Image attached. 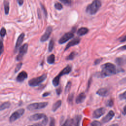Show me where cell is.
<instances>
[{
	"mask_svg": "<svg viewBox=\"0 0 126 126\" xmlns=\"http://www.w3.org/2000/svg\"><path fill=\"white\" fill-rule=\"evenodd\" d=\"M40 5H41V9H42V10H43V13H44L45 16L46 17H47V10H46L45 7L44 6L43 4H42L41 3H40Z\"/></svg>",
	"mask_w": 126,
	"mask_h": 126,
	"instance_id": "8d00e7d4",
	"label": "cell"
},
{
	"mask_svg": "<svg viewBox=\"0 0 126 126\" xmlns=\"http://www.w3.org/2000/svg\"><path fill=\"white\" fill-rule=\"evenodd\" d=\"M61 92H62V88H61V87H59L58 88H57L56 89V93H57V94L59 95L61 93Z\"/></svg>",
	"mask_w": 126,
	"mask_h": 126,
	"instance_id": "ab89813d",
	"label": "cell"
},
{
	"mask_svg": "<svg viewBox=\"0 0 126 126\" xmlns=\"http://www.w3.org/2000/svg\"><path fill=\"white\" fill-rule=\"evenodd\" d=\"M90 126H101V124L97 121H94L91 124Z\"/></svg>",
	"mask_w": 126,
	"mask_h": 126,
	"instance_id": "1f68e13d",
	"label": "cell"
},
{
	"mask_svg": "<svg viewBox=\"0 0 126 126\" xmlns=\"http://www.w3.org/2000/svg\"><path fill=\"white\" fill-rule=\"evenodd\" d=\"M86 98V94L84 93H81L76 97L75 99V102L76 103H82Z\"/></svg>",
	"mask_w": 126,
	"mask_h": 126,
	"instance_id": "e0dca14e",
	"label": "cell"
},
{
	"mask_svg": "<svg viewBox=\"0 0 126 126\" xmlns=\"http://www.w3.org/2000/svg\"><path fill=\"white\" fill-rule=\"evenodd\" d=\"M120 83L121 84H126V77L123 78L122 79H121L120 81Z\"/></svg>",
	"mask_w": 126,
	"mask_h": 126,
	"instance_id": "60d3db41",
	"label": "cell"
},
{
	"mask_svg": "<svg viewBox=\"0 0 126 126\" xmlns=\"http://www.w3.org/2000/svg\"><path fill=\"white\" fill-rule=\"evenodd\" d=\"M6 34V30L4 28H2L0 31V35L1 37H4Z\"/></svg>",
	"mask_w": 126,
	"mask_h": 126,
	"instance_id": "d6a6232c",
	"label": "cell"
},
{
	"mask_svg": "<svg viewBox=\"0 0 126 126\" xmlns=\"http://www.w3.org/2000/svg\"><path fill=\"white\" fill-rule=\"evenodd\" d=\"M28 126H40V123H36V124H34L32 125H29Z\"/></svg>",
	"mask_w": 126,
	"mask_h": 126,
	"instance_id": "7dc6e473",
	"label": "cell"
},
{
	"mask_svg": "<svg viewBox=\"0 0 126 126\" xmlns=\"http://www.w3.org/2000/svg\"><path fill=\"white\" fill-rule=\"evenodd\" d=\"M123 113L125 115H126V105H125L123 108Z\"/></svg>",
	"mask_w": 126,
	"mask_h": 126,
	"instance_id": "681fc988",
	"label": "cell"
},
{
	"mask_svg": "<svg viewBox=\"0 0 126 126\" xmlns=\"http://www.w3.org/2000/svg\"><path fill=\"white\" fill-rule=\"evenodd\" d=\"M10 103L9 102H5L0 105V111L3 110L7 108H8L10 106Z\"/></svg>",
	"mask_w": 126,
	"mask_h": 126,
	"instance_id": "44dd1931",
	"label": "cell"
},
{
	"mask_svg": "<svg viewBox=\"0 0 126 126\" xmlns=\"http://www.w3.org/2000/svg\"><path fill=\"white\" fill-rule=\"evenodd\" d=\"M4 50L3 48V44L2 42V41L0 39V56L2 54Z\"/></svg>",
	"mask_w": 126,
	"mask_h": 126,
	"instance_id": "836d02e7",
	"label": "cell"
},
{
	"mask_svg": "<svg viewBox=\"0 0 126 126\" xmlns=\"http://www.w3.org/2000/svg\"><path fill=\"white\" fill-rule=\"evenodd\" d=\"M88 31H89V30L88 28L85 27H82L78 29L77 33V34L79 35V36H83L87 34Z\"/></svg>",
	"mask_w": 126,
	"mask_h": 126,
	"instance_id": "ac0fdd59",
	"label": "cell"
},
{
	"mask_svg": "<svg viewBox=\"0 0 126 126\" xmlns=\"http://www.w3.org/2000/svg\"><path fill=\"white\" fill-rule=\"evenodd\" d=\"M81 120V116L80 115H77L73 120V123L74 126H80V123Z\"/></svg>",
	"mask_w": 126,
	"mask_h": 126,
	"instance_id": "d6986e66",
	"label": "cell"
},
{
	"mask_svg": "<svg viewBox=\"0 0 126 126\" xmlns=\"http://www.w3.org/2000/svg\"><path fill=\"white\" fill-rule=\"evenodd\" d=\"M109 90L105 88H101L97 90L96 94L102 97H105L107 96L109 94Z\"/></svg>",
	"mask_w": 126,
	"mask_h": 126,
	"instance_id": "2e32d148",
	"label": "cell"
},
{
	"mask_svg": "<svg viewBox=\"0 0 126 126\" xmlns=\"http://www.w3.org/2000/svg\"><path fill=\"white\" fill-rule=\"evenodd\" d=\"M101 3L99 0H94L86 8V12L90 15L95 14L101 7Z\"/></svg>",
	"mask_w": 126,
	"mask_h": 126,
	"instance_id": "7a4b0ae2",
	"label": "cell"
},
{
	"mask_svg": "<svg viewBox=\"0 0 126 126\" xmlns=\"http://www.w3.org/2000/svg\"><path fill=\"white\" fill-rule=\"evenodd\" d=\"M101 59H97V60H96L95 61V62H94V64H98V63H99L101 61Z\"/></svg>",
	"mask_w": 126,
	"mask_h": 126,
	"instance_id": "ee69618b",
	"label": "cell"
},
{
	"mask_svg": "<svg viewBox=\"0 0 126 126\" xmlns=\"http://www.w3.org/2000/svg\"><path fill=\"white\" fill-rule=\"evenodd\" d=\"M119 98L120 99H126V91L120 94L119 95Z\"/></svg>",
	"mask_w": 126,
	"mask_h": 126,
	"instance_id": "74e56055",
	"label": "cell"
},
{
	"mask_svg": "<svg viewBox=\"0 0 126 126\" xmlns=\"http://www.w3.org/2000/svg\"><path fill=\"white\" fill-rule=\"evenodd\" d=\"M61 2L63 3L64 4L69 6L71 5V0H59Z\"/></svg>",
	"mask_w": 126,
	"mask_h": 126,
	"instance_id": "4dcf8cb0",
	"label": "cell"
},
{
	"mask_svg": "<svg viewBox=\"0 0 126 126\" xmlns=\"http://www.w3.org/2000/svg\"><path fill=\"white\" fill-rule=\"evenodd\" d=\"M71 82L70 81L68 82L65 86V90H64V93L65 94H67L69 92L71 88Z\"/></svg>",
	"mask_w": 126,
	"mask_h": 126,
	"instance_id": "d4e9b609",
	"label": "cell"
},
{
	"mask_svg": "<svg viewBox=\"0 0 126 126\" xmlns=\"http://www.w3.org/2000/svg\"><path fill=\"white\" fill-rule=\"evenodd\" d=\"M91 81H92L91 78H90V80H89V82H88V87H87V90H88V89H89V87H90V84H91Z\"/></svg>",
	"mask_w": 126,
	"mask_h": 126,
	"instance_id": "c3c4849f",
	"label": "cell"
},
{
	"mask_svg": "<svg viewBox=\"0 0 126 126\" xmlns=\"http://www.w3.org/2000/svg\"><path fill=\"white\" fill-rule=\"evenodd\" d=\"M47 62L49 64H53L55 62V56L54 54H51L49 56L47 59Z\"/></svg>",
	"mask_w": 126,
	"mask_h": 126,
	"instance_id": "7402d4cb",
	"label": "cell"
},
{
	"mask_svg": "<svg viewBox=\"0 0 126 126\" xmlns=\"http://www.w3.org/2000/svg\"><path fill=\"white\" fill-rule=\"evenodd\" d=\"M80 38L79 37H75L73 38L72 40H71L69 42L67 43V44L66 45L64 49V50L66 51L70 47L78 44L80 43Z\"/></svg>",
	"mask_w": 126,
	"mask_h": 126,
	"instance_id": "7c38bea8",
	"label": "cell"
},
{
	"mask_svg": "<svg viewBox=\"0 0 126 126\" xmlns=\"http://www.w3.org/2000/svg\"><path fill=\"white\" fill-rule=\"evenodd\" d=\"M62 105V101L61 100H59L57 101L52 106V110L53 112H55Z\"/></svg>",
	"mask_w": 126,
	"mask_h": 126,
	"instance_id": "ffe728a7",
	"label": "cell"
},
{
	"mask_svg": "<svg viewBox=\"0 0 126 126\" xmlns=\"http://www.w3.org/2000/svg\"><path fill=\"white\" fill-rule=\"evenodd\" d=\"M73 98H74V94L73 93H71L70 94H68V96L67 97V102L69 103H71L73 101Z\"/></svg>",
	"mask_w": 126,
	"mask_h": 126,
	"instance_id": "83f0119b",
	"label": "cell"
},
{
	"mask_svg": "<svg viewBox=\"0 0 126 126\" xmlns=\"http://www.w3.org/2000/svg\"><path fill=\"white\" fill-rule=\"evenodd\" d=\"M126 41V35L125 36H124V37H123L120 40V42H124Z\"/></svg>",
	"mask_w": 126,
	"mask_h": 126,
	"instance_id": "b9f144b4",
	"label": "cell"
},
{
	"mask_svg": "<svg viewBox=\"0 0 126 126\" xmlns=\"http://www.w3.org/2000/svg\"><path fill=\"white\" fill-rule=\"evenodd\" d=\"M22 64H23L22 63H19L17 64L15 69V72H17L20 70V69L21 68L22 66Z\"/></svg>",
	"mask_w": 126,
	"mask_h": 126,
	"instance_id": "e575fe53",
	"label": "cell"
},
{
	"mask_svg": "<svg viewBox=\"0 0 126 126\" xmlns=\"http://www.w3.org/2000/svg\"><path fill=\"white\" fill-rule=\"evenodd\" d=\"M17 1L18 2L19 5H22L24 3V0H17Z\"/></svg>",
	"mask_w": 126,
	"mask_h": 126,
	"instance_id": "7bdbcfd3",
	"label": "cell"
},
{
	"mask_svg": "<svg viewBox=\"0 0 126 126\" xmlns=\"http://www.w3.org/2000/svg\"><path fill=\"white\" fill-rule=\"evenodd\" d=\"M50 93H49V92H46V93H44L43 94V95H42V96H48V95H49V94H50Z\"/></svg>",
	"mask_w": 126,
	"mask_h": 126,
	"instance_id": "f6af8a7d",
	"label": "cell"
},
{
	"mask_svg": "<svg viewBox=\"0 0 126 126\" xmlns=\"http://www.w3.org/2000/svg\"><path fill=\"white\" fill-rule=\"evenodd\" d=\"M116 63L119 65H122L125 63V59L122 58H117L116 59Z\"/></svg>",
	"mask_w": 126,
	"mask_h": 126,
	"instance_id": "4316f807",
	"label": "cell"
},
{
	"mask_svg": "<svg viewBox=\"0 0 126 126\" xmlns=\"http://www.w3.org/2000/svg\"><path fill=\"white\" fill-rule=\"evenodd\" d=\"M114 115H115V113L114 112V111L112 110H110L107 113V114L102 118V122L104 123H106L108 122L109 121H111L113 119Z\"/></svg>",
	"mask_w": 126,
	"mask_h": 126,
	"instance_id": "4fadbf2b",
	"label": "cell"
},
{
	"mask_svg": "<svg viewBox=\"0 0 126 126\" xmlns=\"http://www.w3.org/2000/svg\"><path fill=\"white\" fill-rule=\"evenodd\" d=\"M48 103L47 102H41L31 103L27 106V109L30 111H33L35 110L41 109L45 108Z\"/></svg>",
	"mask_w": 126,
	"mask_h": 126,
	"instance_id": "5b68a950",
	"label": "cell"
},
{
	"mask_svg": "<svg viewBox=\"0 0 126 126\" xmlns=\"http://www.w3.org/2000/svg\"><path fill=\"white\" fill-rule=\"evenodd\" d=\"M105 108L103 107H101L98 109H96L94 111L93 114V117L94 118L98 119L101 117L105 112Z\"/></svg>",
	"mask_w": 126,
	"mask_h": 126,
	"instance_id": "30bf717a",
	"label": "cell"
},
{
	"mask_svg": "<svg viewBox=\"0 0 126 126\" xmlns=\"http://www.w3.org/2000/svg\"><path fill=\"white\" fill-rule=\"evenodd\" d=\"M73 124V119L68 118L66 120L62 126H72Z\"/></svg>",
	"mask_w": 126,
	"mask_h": 126,
	"instance_id": "603a6c76",
	"label": "cell"
},
{
	"mask_svg": "<svg viewBox=\"0 0 126 126\" xmlns=\"http://www.w3.org/2000/svg\"><path fill=\"white\" fill-rule=\"evenodd\" d=\"M54 46V41L53 39H51L49 42V46H48V50L49 52H51L53 50Z\"/></svg>",
	"mask_w": 126,
	"mask_h": 126,
	"instance_id": "484cf974",
	"label": "cell"
},
{
	"mask_svg": "<svg viewBox=\"0 0 126 126\" xmlns=\"http://www.w3.org/2000/svg\"><path fill=\"white\" fill-rule=\"evenodd\" d=\"M75 53L74 52H71L66 58V60H72L74 59V58L75 57Z\"/></svg>",
	"mask_w": 126,
	"mask_h": 126,
	"instance_id": "f1b7e54d",
	"label": "cell"
},
{
	"mask_svg": "<svg viewBox=\"0 0 126 126\" xmlns=\"http://www.w3.org/2000/svg\"><path fill=\"white\" fill-rule=\"evenodd\" d=\"M27 77H28L27 73L25 71H21L20 73H19V74L16 77V80L18 82H22L26 79H27Z\"/></svg>",
	"mask_w": 126,
	"mask_h": 126,
	"instance_id": "9a60e30c",
	"label": "cell"
},
{
	"mask_svg": "<svg viewBox=\"0 0 126 126\" xmlns=\"http://www.w3.org/2000/svg\"><path fill=\"white\" fill-rule=\"evenodd\" d=\"M47 77V75L46 74H43L42 75L32 78L29 81V85L31 87H35L39 85L42 82H43Z\"/></svg>",
	"mask_w": 126,
	"mask_h": 126,
	"instance_id": "277c9868",
	"label": "cell"
},
{
	"mask_svg": "<svg viewBox=\"0 0 126 126\" xmlns=\"http://www.w3.org/2000/svg\"><path fill=\"white\" fill-rule=\"evenodd\" d=\"M28 45L27 43L24 44L20 48L19 53L16 57L17 61H20L22 59L23 56L27 53L28 51Z\"/></svg>",
	"mask_w": 126,
	"mask_h": 126,
	"instance_id": "52a82bcc",
	"label": "cell"
},
{
	"mask_svg": "<svg viewBox=\"0 0 126 126\" xmlns=\"http://www.w3.org/2000/svg\"><path fill=\"white\" fill-rule=\"evenodd\" d=\"M4 12L5 14H8L9 13V2L8 1L4 0Z\"/></svg>",
	"mask_w": 126,
	"mask_h": 126,
	"instance_id": "cb8c5ba5",
	"label": "cell"
},
{
	"mask_svg": "<svg viewBox=\"0 0 126 126\" xmlns=\"http://www.w3.org/2000/svg\"><path fill=\"white\" fill-rule=\"evenodd\" d=\"M25 110L23 108L19 109L13 112L9 117V122L12 123L20 118L24 113Z\"/></svg>",
	"mask_w": 126,
	"mask_h": 126,
	"instance_id": "8992f818",
	"label": "cell"
},
{
	"mask_svg": "<svg viewBox=\"0 0 126 126\" xmlns=\"http://www.w3.org/2000/svg\"><path fill=\"white\" fill-rule=\"evenodd\" d=\"M46 116L43 113H36L31 116L29 118V120L32 121H37L41 119H43Z\"/></svg>",
	"mask_w": 126,
	"mask_h": 126,
	"instance_id": "5bb4252c",
	"label": "cell"
},
{
	"mask_svg": "<svg viewBox=\"0 0 126 126\" xmlns=\"http://www.w3.org/2000/svg\"><path fill=\"white\" fill-rule=\"evenodd\" d=\"M55 8L57 10H61L63 9V5L60 2H56L54 4Z\"/></svg>",
	"mask_w": 126,
	"mask_h": 126,
	"instance_id": "f546056e",
	"label": "cell"
},
{
	"mask_svg": "<svg viewBox=\"0 0 126 126\" xmlns=\"http://www.w3.org/2000/svg\"><path fill=\"white\" fill-rule=\"evenodd\" d=\"M74 36L73 32H68L63 34L59 40V43L60 44H63L67 42L68 40L72 38Z\"/></svg>",
	"mask_w": 126,
	"mask_h": 126,
	"instance_id": "ba28073f",
	"label": "cell"
},
{
	"mask_svg": "<svg viewBox=\"0 0 126 126\" xmlns=\"http://www.w3.org/2000/svg\"><path fill=\"white\" fill-rule=\"evenodd\" d=\"M25 37V33H22L18 37L17 39V41L15 44V52H16L18 49V48L20 47V46H21V45L22 44L24 38Z\"/></svg>",
	"mask_w": 126,
	"mask_h": 126,
	"instance_id": "8fae6325",
	"label": "cell"
},
{
	"mask_svg": "<svg viewBox=\"0 0 126 126\" xmlns=\"http://www.w3.org/2000/svg\"><path fill=\"white\" fill-rule=\"evenodd\" d=\"M116 73V67L114 64L110 63H107L102 65L100 77L104 78L113 75Z\"/></svg>",
	"mask_w": 126,
	"mask_h": 126,
	"instance_id": "6da1fadb",
	"label": "cell"
},
{
	"mask_svg": "<svg viewBox=\"0 0 126 126\" xmlns=\"http://www.w3.org/2000/svg\"><path fill=\"white\" fill-rule=\"evenodd\" d=\"M119 49H120V50H126V45H124V46H123L119 48Z\"/></svg>",
	"mask_w": 126,
	"mask_h": 126,
	"instance_id": "bcb514c9",
	"label": "cell"
},
{
	"mask_svg": "<svg viewBox=\"0 0 126 126\" xmlns=\"http://www.w3.org/2000/svg\"><path fill=\"white\" fill-rule=\"evenodd\" d=\"M71 71V67L68 65H67L65 67H64L60 72V73L57 76H56L53 80L52 81V83L53 85L55 86V87H57L59 85V83H60V77L61 76H62L63 75H65V74H67L68 73H69Z\"/></svg>",
	"mask_w": 126,
	"mask_h": 126,
	"instance_id": "3957f363",
	"label": "cell"
},
{
	"mask_svg": "<svg viewBox=\"0 0 126 126\" xmlns=\"http://www.w3.org/2000/svg\"><path fill=\"white\" fill-rule=\"evenodd\" d=\"M49 126H55V120L54 118H51L50 121Z\"/></svg>",
	"mask_w": 126,
	"mask_h": 126,
	"instance_id": "f35d334b",
	"label": "cell"
},
{
	"mask_svg": "<svg viewBox=\"0 0 126 126\" xmlns=\"http://www.w3.org/2000/svg\"><path fill=\"white\" fill-rule=\"evenodd\" d=\"M119 126L117 124H112V125H111L110 126Z\"/></svg>",
	"mask_w": 126,
	"mask_h": 126,
	"instance_id": "f907efd6",
	"label": "cell"
},
{
	"mask_svg": "<svg viewBox=\"0 0 126 126\" xmlns=\"http://www.w3.org/2000/svg\"><path fill=\"white\" fill-rule=\"evenodd\" d=\"M52 32V27L51 26H49L46 28V30L44 32V33L42 35L40 38L41 42H45L46 41L49 37L51 35V33Z\"/></svg>",
	"mask_w": 126,
	"mask_h": 126,
	"instance_id": "9c48e42d",
	"label": "cell"
},
{
	"mask_svg": "<svg viewBox=\"0 0 126 126\" xmlns=\"http://www.w3.org/2000/svg\"><path fill=\"white\" fill-rule=\"evenodd\" d=\"M106 105L107 106H109V107H112L114 105V102H113V100L111 99H109V100L107 101V103H106Z\"/></svg>",
	"mask_w": 126,
	"mask_h": 126,
	"instance_id": "d590c367",
	"label": "cell"
}]
</instances>
